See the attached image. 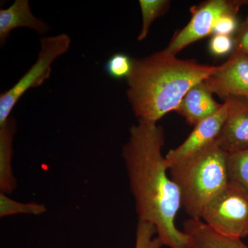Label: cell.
Masks as SVG:
<instances>
[{"instance_id":"cell-1","label":"cell","mask_w":248,"mask_h":248,"mask_svg":"<svg viewBox=\"0 0 248 248\" xmlns=\"http://www.w3.org/2000/svg\"><path fill=\"white\" fill-rule=\"evenodd\" d=\"M164 143V128L157 123L138 121L132 125L122 148L130 191L139 221L153 224L164 246L191 248L188 236L176 226L182 200L177 186L167 174Z\"/></svg>"},{"instance_id":"cell-2","label":"cell","mask_w":248,"mask_h":248,"mask_svg":"<svg viewBox=\"0 0 248 248\" xmlns=\"http://www.w3.org/2000/svg\"><path fill=\"white\" fill-rule=\"evenodd\" d=\"M217 66L181 60L166 50L134 59L127 97L138 121L157 123L177 110L186 93L205 81Z\"/></svg>"},{"instance_id":"cell-3","label":"cell","mask_w":248,"mask_h":248,"mask_svg":"<svg viewBox=\"0 0 248 248\" xmlns=\"http://www.w3.org/2000/svg\"><path fill=\"white\" fill-rule=\"evenodd\" d=\"M227 156L215 141L169 168L182 207L190 218L201 219L207 204L228 185Z\"/></svg>"},{"instance_id":"cell-4","label":"cell","mask_w":248,"mask_h":248,"mask_svg":"<svg viewBox=\"0 0 248 248\" xmlns=\"http://www.w3.org/2000/svg\"><path fill=\"white\" fill-rule=\"evenodd\" d=\"M40 44L35 63L11 89L0 94V125L7 122L13 109L29 90L39 87L50 78L52 64L69 50L71 40L69 35L62 33L43 37Z\"/></svg>"},{"instance_id":"cell-5","label":"cell","mask_w":248,"mask_h":248,"mask_svg":"<svg viewBox=\"0 0 248 248\" xmlns=\"http://www.w3.org/2000/svg\"><path fill=\"white\" fill-rule=\"evenodd\" d=\"M201 219L214 231L231 237L248 236V193L228 184L204 208Z\"/></svg>"},{"instance_id":"cell-6","label":"cell","mask_w":248,"mask_h":248,"mask_svg":"<svg viewBox=\"0 0 248 248\" xmlns=\"http://www.w3.org/2000/svg\"><path fill=\"white\" fill-rule=\"evenodd\" d=\"M239 0H208L190 8L191 18L187 25L173 36L166 51L177 55L194 42L213 35L215 24L223 15L239 12Z\"/></svg>"},{"instance_id":"cell-7","label":"cell","mask_w":248,"mask_h":248,"mask_svg":"<svg viewBox=\"0 0 248 248\" xmlns=\"http://www.w3.org/2000/svg\"><path fill=\"white\" fill-rule=\"evenodd\" d=\"M204 81L213 94L224 101H248V55L234 49L228 60L217 66L216 71Z\"/></svg>"},{"instance_id":"cell-8","label":"cell","mask_w":248,"mask_h":248,"mask_svg":"<svg viewBox=\"0 0 248 248\" xmlns=\"http://www.w3.org/2000/svg\"><path fill=\"white\" fill-rule=\"evenodd\" d=\"M228 112V104L224 102L220 110L215 115L195 125L185 141L175 149L170 151L165 156L169 169L176 163L203 151L215 143L221 133Z\"/></svg>"},{"instance_id":"cell-9","label":"cell","mask_w":248,"mask_h":248,"mask_svg":"<svg viewBox=\"0 0 248 248\" xmlns=\"http://www.w3.org/2000/svg\"><path fill=\"white\" fill-rule=\"evenodd\" d=\"M228 112L217 140L218 146L228 154L248 149V101L229 99Z\"/></svg>"},{"instance_id":"cell-10","label":"cell","mask_w":248,"mask_h":248,"mask_svg":"<svg viewBox=\"0 0 248 248\" xmlns=\"http://www.w3.org/2000/svg\"><path fill=\"white\" fill-rule=\"evenodd\" d=\"M205 81L195 85L183 98L176 112L185 118L190 125H197L220 110L223 104H218Z\"/></svg>"},{"instance_id":"cell-11","label":"cell","mask_w":248,"mask_h":248,"mask_svg":"<svg viewBox=\"0 0 248 248\" xmlns=\"http://www.w3.org/2000/svg\"><path fill=\"white\" fill-rule=\"evenodd\" d=\"M26 27L45 34L49 30L46 23L36 17L28 0H16L6 9H0V44L4 45L10 34L17 28Z\"/></svg>"},{"instance_id":"cell-12","label":"cell","mask_w":248,"mask_h":248,"mask_svg":"<svg viewBox=\"0 0 248 248\" xmlns=\"http://www.w3.org/2000/svg\"><path fill=\"white\" fill-rule=\"evenodd\" d=\"M184 232L191 248H248L241 239L217 232L202 219H187L184 223Z\"/></svg>"},{"instance_id":"cell-13","label":"cell","mask_w":248,"mask_h":248,"mask_svg":"<svg viewBox=\"0 0 248 248\" xmlns=\"http://www.w3.org/2000/svg\"><path fill=\"white\" fill-rule=\"evenodd\" d=\"M17 131V124L13 117L0 125V190L9 195L17 187L12 168L15 135Z\"/></svg>"},{"instance_id":"cell-14","label":"cell","mask_w":248,"mask_h":248,"mask_svg":"<svg viewBox=\"0 0 248 248\" xmlns=\"http://www.w3.org/2000/svg\"><path fill=\"white\" fill-rule=\"evenodd\" d=\"M226 166L228 184L248 193V149L228 154Z\"/></svg>"},{"instance_id":"cell-15","label":"cell","mask_w":248,"mask_h":248,"mask_svg":"<svg viewBox=\"0 0 248 248\" xmlns=\"http://www.w3.org/2000/svg\"><path fill=\"white\" fill-rule=\"evenodd\" d=\"M170 1L169 0H140L142 16V27L138 40H144L148 35L150 28L156 18L166 14L169 9Z\"/></svg>"},{"instance_id":"cell-16","label":"cell","mask_w":248,"mask_h":248,"mask_svg":"<svg viewBox=\"0 0 248 248\" xmlns=\"http://www.w3.org/2000/svg\"><path fill=\"white\" fill-rule=\"evenodd\" d=\"M46 212L44 204L30 202L22 203L12 200L7 195L0 192V217L16 215H40Z\"/></svg>"},{"instance_id":"cell-17","label":"cell","mask_w":248,"mask_h":248,"mask_svg":"<svg viewBox=\"0 0 248 248\" xmlns=\"http://www.w3.org/2000/svg\"><path fill=\"white\" fill-rule=\"evenodd\" d=\"M134 59L125 53H117L108 60L104 66L107 76L112 79H128L133 69Z\"/></svg>"},{"instance_id":"cell-18","label":"cell","mask_w":248,"mask_h":248,"mask_svg":"<svg viewBox=\"0 0 248 248\" xmlns=\"http://www.w3.org/2000/svg\"><path fill=\"white\" fill-rule=\"evenodd\" d=\"M164 246L156 234V228L148 222L139 221L135 248H161Z\"/></svg>"},{"instance_id":"cell-19","label":"cell","mask_w":248,"mask_h":248,"mask_svg":"<svg viewBox=\"0 0 248 248\" xmlns=\"http://www.w3.org/2000/svg\"><path fill=\"white\" fill-rule=\"evenodd\" d=\"M234 49V38L231 36L213 35L209 43V50L215 56H223L232 53Z\"/></svg>"},{"instance_id":"cell-20","label":"cell","mask_w":248,"mask_h":248,"mask_svg":"<svg viewBox=\"0 0 248 248\" xmlns=\"http://www.w3.org/2000/svg\"><path fill=\"white\" fill-rule=\"evenodd\" d=\"M237 14L230 12L221 16L214 28L213 35L231 36L235 34L239 25L236 17Z\"/></svg>"},{"instance_id":"cell-21","label":"cell","mask_w":248,"mask_h":248,"mask_svg":"<svg viewBox=\"0 0 248 248\" xmlns=\"http://www.w3.org/2000/svg\"><path fill=\"white\" fill-rule=\"evenodd\" d=\"M234 49L248 56V16L239 24L234 37Z\"/></svg>"},{"instance_id":"cell-22","label":"cell","mask_w":248,"mask_h":248,"mask_svg":"<svg viewBox=\"0 0 248 248\" xmlns=\"http://www.w3.org/2000/svg\"><path fill=\"white\" fill-rule=\"evenodd\" d=\"M240 4L241 6H248V0H239Z\"/></svg>"}]
</instances>
